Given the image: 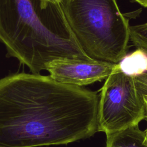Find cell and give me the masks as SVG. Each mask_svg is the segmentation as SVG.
Instances as JSON below:
<instances>
[{
    "instance_id": "30bf717a",
    "label": "cell",
    "mask_w": 147,
    "mask_h": 147,
    "mask_svg": "<svg viewBox=\"0 0 147 147\" xmlns=\"http://www.w3.org/2000/svg\"><path fill=\"white\" fill-rule=\"evenodd\" d=\"M143 98H144V101L145 109H146V118H145V119L147 122V95H143ZM145 134H146V140L147 141V126H146V129H145Z\"/></svg>"
},
{
    "instance_id": "277c9868",
    "label": "cell",
    "mask_w": 147,
    "mask_h": 147,
    "mask_svg": "<svg viewBox=\"0 0 147 147\" xmlns=\"http://www.w3.org/2000/svg\"><path fill=\"white\" fill-rule=\"evenodd\" d=\"M145 118L143 95L135 77L123 72L118 63L100 89L98 131L109 134L138 125Z\"/></svg>"
},
{
    "instance_id": "52a82bcc",
    "label": "cell",
    "mask_w": 147,
    "mask_h": 147,
    "mask_svg": "<svg viewBox=\"0 0 147 147\" xmlns=\"http://www.w3.org/2000/svg\"><path fill=\"white\" fill-rule=\"evenodd\" d=\"M118 65L123 72L136 77L147 72V53L144 49L137 48L132 53L126 55Z\"/></svg>"
},
{
    "instance_id": "6da1fadb",
    "label": "cell",
    "mask_w": 147,
    "mask_h": 147,
    "mask_svg": "<svg viewBox=\"0 0 147 147\" xmlns=\"http://www.w3.org/2000/svg\"><path fill=\"white\" fill-rule=\"evenodd\" d=\"M99 95L50 76L18 73L0 79V147L66 145L98 128Z\"/></svg>"
},
{
    "instance_id": "7a4b0ae2",
    "label": "cell",
    "mask_w": 147,
    "mask_h": 147,
    "mask_svg": "<svg viewBox=\"0 0 147 147\" xmlns=\"http://www.w3.org/2000/svg\"><path fill=\"white\" fill-rule=\"evenodd\" d=\"M63 0H0V41L7 56L32 74L59 59L90 60L78 43L63 9Z\"/></svg>"
},
{
    "instance_id": "7c38bea8",
    "label": "cell",
    "mask_w": 147,
    "mask_h": 147,
    "mask_svg": "<svg viewBox=\"0 0 147 147\" xmlns=\"http://www.w3.org/2000/svg\"><path fill=\"white\" fill-rule=\"evenodd\" d=\"M142 49H144V50H145V51L146 52V53H147V48H142Z\"/></svg>"
},
{
    "instance_id": "9c48e42d",
    "label": "cell",
    "mask_w": 147,
    "mask_h": 147,
    "mask_svg": "<svg viewBox=\"0 0 147 147\" xmlns=\"http://www.w3.org/2000/svg\"><path fill=\"white\" fill-rule=\"evenodd\" d=\"M135 80L142 95H147V72L136 76Z\"/></svg>"
},
{
    "instance_id": "3957f363",
    "label": "cell",
    "mask_w": 147,
    "mask_h": 147,
    "mask_svg": "<svg viewBox=\"0 0 147 147\" xmlns=\"http://www.w3.org/2000/svg\"><path fill=\"white\" fill-rule=\"evenodd\" d=\"M62 5L72 33L89 57L118 63L127 55L130 25L117 0H63Z\"/></svg>"
},
{
    "instance_id": "8fae6325",
    "label": "cell",
    "mask_w": 147,
    "mask_h": 147,
    "mask_svg": "<svg viewBox=\"0 0 147 147\" xmlns=\"http://www.w3.org/2000/svg\"><path fill=\"white\" fill-rule=\"evenodd\" d=\"M144 7L147 8V0H132Z\"/></svg>"
},
{
    "instance_id": "ba28073f",
    "label": "cell",
    "mask_w": 147,
    "mask_h": 147,
    "mask_svg": "<svg viewBox=\"0 0 147 147\" xmlns=\"http://www.w3.org/2000/svg\"><path fill=\"white\" fill-rule=\"evenodd\" d=\"M130 41L137 48H147V22L130 25Z\"/></svg>"
},
{
    "instance_id": "8992f818",
    "label": "cell",
    "mask_w": 147,
    "mask_h": 147,
    "mask_svg": "<svg viewBox=\"0 0 147 147\" xmlns=\"http://www.w3.org/2000/svg\"><path fill=\"white\" fill-rule=\"evenodd\" d=\"M106 147H147L145 131L137 125L107 134Z\"/></svg>"
},
{
    "instance_id": "5b68a950",
    "label": "cell",
    "mask_w": 147,
    "mask_h": 147,
    "mask_svg": "<svg viewBox=\"0 0 147 147\" xmlns=\"http://www.w3.org/2000/svg\"><path fill=\"white\" fill-rule=\"evenodd\" d=\"M117 67L118 63L64 58L48 63L46 70L59 82L82 87L106 79Z\"/></svg>"
}]
</instances>
